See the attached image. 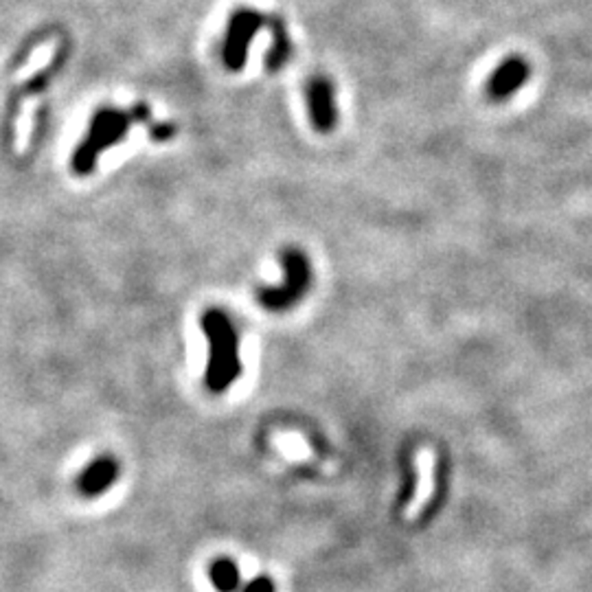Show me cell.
Here are the masks:
<instances>
[{
  "instance_id": "obj_1",
  "label": "cell",
  "mask_w": 592,
  "mask_h": 592,
  "mask_svg": "<svg viewBox=\"0 0 592 592\" xmlns=\"http://www.w3.org/2000/svg\"><path fill=\"white\" fill-rule=\"evenodd\" d=\"M150 121V108L138 103L132 110H118V108H101L91 118L86 138L77 145L73 154L71 167L77 176H88L95 170L101 152L115 147L130 132L132 123Z\"/></svg>"
},
{
  "instance_id": "obj_2",
  "label": "cell",
  "mask_w": 592,
  "mask_h": 592,
  "mask_svg": "<svg viewBox=\"0 0 592 592\" xmlns=\"http://www.w3.org/2000/svg\"><path fill=\"white\" fill-rule=\"evenodd\" d=\"M202 329L209 340L206 387L213 393H224L241 373L235 327L224 309L211 308L202 316Z\"/></svg>"
},
{
  "instance_id": "obj_3",
  "label": "cell",
  "mask_w": 592,
  "mask_h": 592,
  "mask_svg": "<svg viewBox=\"0 0 592 592\" xmlns=\"http://www.w3.org/2000/svg\"><path fill=\"white\" fill-rule=\"evenodd\" d=\"M281 266H283V283L276 288H261L257 292V300L261 308L270 312H283L299 303L308 292L312 283V268L305 253L296 248H288L281 253Z\"/></svg>"
},
{
  "instance_id": "obj_4",
  "label": "cell",
  "mask_w": 592,
  "mask_h": 592,
  "mask_svg": "<svg viewBox=\"0 0 592 592\" xmlns=\"http://www.w3.org/2000/svg\"><path fill=\"white\" fill-rule=\"evenodd\" d=\"M268 22V18L261 16L255 9H237L233 16L229 18V27H226V38H224V64L229 71H241L248 57V47L253 42L264 24Z\"/></svg>"
},
{
  "instance_id": "obj_5",
  "label": "cell",
  "mask_w": 592,
  "mask_h": 592,
  "mask_svg": "<svg viewBox=\"0 0 592 592\" xmlns=\"http://www.w3.org/2000/svg\"><path fill=\"white\" fill-rule=\"evenodd\" d=\"M305 97H308V110L309 118H312V126L318 132H332L335 121H338L334 101V83L325 75H316L308 82Z\"/></svg>"
},
{
  "instance_id": "obj_6",
  "label": "cell",
  "mask_w": 592,
  "mask_h": 592,
  "mask_svg": "<svg viewBox=\"0 0 592 592\" xmlns=\"http://www.w3.org/2000/svg\"><path fill=\"white\" fill-rule=\"evenodd\" d=\"M417 467H419V483H417V492L414 496L408 501L406 509H404V518L406 520H417L422 516L423 509H426L428 501L432 498L434 492V463H432V454L428 450L419 452L417 458Z\"/></svg>"
},
{
  "instance_id": "obj_7",
  "label": "cell",
  "mask_w": 592,
  "mask_h": 592,
  "mask_svg": "<svg viewBox=\"0 0 592 592\" xmlns=\"http://www.w3.org/2000/svg\"><path fill=\"white\" fill-rule=\"evenodd\" d=\"M118 466L115 458H97L95 463L82 472L77 478V487L83 496H97V493L106 492L117 478Z\"/></svg>"
},
{
  "instance_id": "obj_8",
  "label": "cell",
  "mask_w": 592,
  "mask_h": 592,
  "mask_svg": "<svg viewBox=\"0 0 592 592\" xmlns=\"http://www.w3.org/2000/svg\"><path fill=\"white\" fill-rule=\"evenodd\" d=\"M527 77V64H522L520 59H509V62L502 64L496 73H493L490 79V91L492 99H505L509 97L511 92H516L518 88L522 86Z\"/></svg>"
},
{
  "instance_id": "obj_9",
  "label": "cell",
  "mask_w": 592,
  "mask_h": 592,
  "mask_svg": "<svg viewBox=\"0 0 592 592\" xmlns=\"http://www.w3.org/2000/svg\"><path fill=\"white\" fill-rule=\"evenodd\" d=\"M268 24L273 27V48L266 56V68L270 73H276L283 68V64L290 59V38L288 29H285L283 20L281 18H268Z\"/></svg>"
},
{
  "instance_id": "obj_10",
  "label": "cell",
  "mask_w": 592,
  "mask_h": 592,
  "mask_svg": "<svg viewBox=\"0 0 592 592\" xmlns=\"http://www.w3.org/2000/svg\"><path fill=\"white\" fill-rule=\"evenodd\" d=\"M211 581H213L217 590L233 592L239 584V570L231 560H217L211 566Z\"/></svg>"
},
{
  "instance_id": "obj_11",
  "label": "cell",
  "mask_w": 592,
  "mask_h": 592,
  "mask_svg": "<svg viewBox=\"0 0 592 592\" xmlns=\"http://www.w3.org/2000/svg\"><path fill=\"white\" fill-rule=\"evenodd\" d=\"M244 592H274V584L268 579V577H257V579H253L248 586H246Z\"/></svg>"
}]
</instances>
